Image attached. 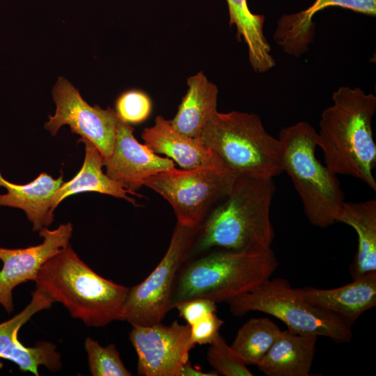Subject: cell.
<instances>
[{
	"label": "cell",
	"mask_w": 376,
	"mask_h": 376,
	"mask_svg": "<svg viewBox=\"0 0 376 376\" xmlns=\"http://www.w3.org/2000/svg\"><path fill=\"white\" fill-rule=\"evenodd\" d=\"M219 375L217 372H203L200 367L194 366L191 363L187 361L182 367L180 376H217Z\"/></svg>",
	"instance_id": "4dcf8cb0"
},
{
	"label": "cell",
	"mask_w": 376,
	"mask_h": 376,
	"mask_svg": "<svg viewBox=\"0 0 376 376\" xmlns=\"http://www.w3.org/2000/svg\"><path fill=\"white\" fill-rule=\"evenodd\" d=\"M38 231L43 238L40 244L24 249L0 247V304L9 314L13 311V289L34 281L42 265L70 244L72 225L68 222L54 230L43 227Z\"/></svg>",
	"instance_id": "7c38bea8"
},
{
	"label": "cell",
	"mask_w": 376,
	"mask_h": 376,
	"mask_svg": "<svg viewBox=\"0 0 376 376\" xmlns=\"http://www.w3.org/2000/svg\"><path fill=\"white\" fill-rule=\"evenodd\" d=\"M56 348L54 345L46 341L39 342L33 347H26L18 339L17 333L7 347L0 353V358L13 361L22 372H30L38 376L40 366H44L52 372L61 369V355Z\"/></svg>",
	"instance_id": "603a6c76"
},
{
	"label": "cell",
	"mask_w": 376,
	"mask_h": 376,
	"mask_svg": "<svg viewBox=\"0 0 376 376\" xmlns=\"http://www.w3.org/2000/svg\"><path fill=\"white\" fill-rule=\"evenodd\" d=\"M281 331L267 318H251L239 329L230 347L246 365L257 366L275 342Z\"/></svg>",
	"instance_id": "7402d4cb"
},
{
	"label": "cell",
	"mask_w": 376,
	"mask_h": 376,
	"mask_svg": "<svg viewBox=\"0 0 376 376\" xmlns=\"http://www.w3.org/2000/svg\"><path fill=\"white\" fill-rule=\"evenodd\" d=\"M129 338L137 354L136 372L141 376H180L195 346L190 326L174 321L151 325L131 324Z\"/></svg>",
	"instance_id": "8fae6325"
},
{
	"label": "cell",
	"mask_w": 376,
	"mask_h": 376,
	"mask_svg": "<svg viewBox=\"0 0 376 376\" xmlns=\"http://www.w3.org/2000/svg\"><path fill=\"white\" fill-rule=\"evenodd\" d=\"M332 102L323 110L317 132L325 165L336 175L358 178L375 191L372 120L376 97L359 88L341 86L333 93Z\"/></svg>",
	"instance_id": "6da1fadb"
},
{
	"label": "cell",
	"mask_w": 376,
	"mask_h": 376,
	"mask_svg": "<svg viewBox=\"0 0 376 376\" xmlns=\"http://www.w3.org/2000/svg\"><path fill=\"white\" fill-rule=\"evenodd\" d=\"M237 177L224 166L175 168L149 177L143 186L169 203L177 222L198 228L210 210L228 195Z\"/></svg>",
	"instance_id": "ba28073f"
},
{
	"label": "cell",
	"mask_w": 376,
	"mask_h": 376,
	"mask_svg": "<svg viewBox=\"0 0 376 376\" xmlns=\"http://www.w3.org/2000/svg\"><path fill=\"white\" fill-rule=\"evenodd\" d=\"M278 266L272 248L263 251L218 249L187 261L176 276L170 310L196 298L228 302L269 279Z\"/></svg>",
	"instance_id": "277c9868"
},
{
	"label": "cell",
	"mask_w": 376,
	"mask_h": 376,
	"mask_svg": "<svg viewBox=\"0 0 376 376\" xmlns=\"http://www.w3.org/2000/svg\"><path fill=\"white\" fill-rule=\"evenodd\" d=\"M63 183L62 173L54 179L47 173H41L28 184L17 185L5 180L0 172V187L8 190L6 194H0V206L22 210L33 224V230H39L54 221L52 200Z\"/></svg>",
	"instance_id": "2e32d148"
},
{
	"label": "cell",
	"mask_w": 376,
	"mask_h": 376,
	"mask_svg": "<svg viewBox=\"0 0 376 376\" xmlns=\"http://www.w3.org/2000/svg\"><path fill=\"white\" fill-rule=\"evenodd\" d=\"M152 102L143 91L130 90L122 93L116 100V112L119 119L129 124L146 120L150 115Z\"/></svg>",
	"instance_id": "4316f807"
},
{
	"label": "cell",
	"mask_w": 376,
	"mask_h": 376,
	"mask_svg": "<svg viewBox=\"0 0 376 376\" xmlns=\"http://www.w3.org/2000/svg\"><path fill=\"white\" fill-rule=\"evenodd\" d=\"M275 191L273 178L238 176L228 195L201 224L189 257L215 248L235 251L271 248L274 230L270 207Z\"/></svg>",
	"instance_id": "7a4b0ae2"
},
{
	"label": "cell",
	"mask_w": 376,
	"mask_h": 376,
	"mask_svg": "<svg viewBox=\"0 0 376 376\" xmlns=\"http://www.w3.org/2000/svg\"><path fill=\"white\" fill-rule=\"evenodd\" d=\"M187 91L182 98L172 126L180 133L196 139L217 111L218 88L203 71L190 76Z\"/></svg>",
	"instance_id": "ac0fdd59"
},
{
	"label": "cell",
	"mask_w": 376,
	"mask_h": 376,
	"mask_svg": "<svg viewBox=\"0 0 376 376\" xmlns=\"http://www.w3.org/2000/svg\"><path fill=\"white\" fill-rule=\"evenodd\" d=\"M33 281L72 318L95 327L120 320L130 289L100 276L70 244L42 265Z\"/></svg>",
	"instance_id": "3957f363"
},
{
	"label": "cell",
	"mask_w": 376,
	"mask_h": 376,
	"mask_svg": "<svg viewBox=\"0 0 376 376\" xmlns=\"http://www.w3.org/2000/svg\"><path fill=\"white\" fill-rule=\"evenodd\" d=\"M231 313L241 316L251 311L272 315L288 330L304 335L329 338L337 343L351 340V327L335 315L305 300L283 279H268L228 302Z\"/></svg>",
	"instance_id": "52a82bcc"
},
{
	"label": "cell",
	"mask_w": 376,
	"mask_h": 376,
	"mask_svg": "<svg viewBox=\"0 0 376 376\" xmlns=\"http://www.w3.org/2000/svg\"><path fill=\"white\" fill-rule=\"evenodd\" d=\"M199 227L190 228L176 222L162 260L145 280L129 289L120 320L139 325L162 322L170 311L176 276L189 258Z\"/></svg>",
	"instance_id": "9c48e42d"
},
{
	"label": "cell",
	"mask_w": 376,
	"mask_h": 376,
	"mask_svg": "<svg viewBox=\"0 0 376 376\" xmlns=\"http://www.w3.org/2000/svg\"><path fill=\"white\" fill-rule=\"evenodd\" d=\"M329 6H338L371 17L376 15V0H315L303 10V15L312 20L315 13Z\"/></svg>",
	"instance_id": "83f0119b"
},
{
	"label": "cell",
	"mask_w": 376,
	"mask_h": 376,
	"mask_svg": "<svg viewBox=\"0 0 376 376\" xmlns=\"http://www.w3.org/2000/svg\"><path fill=\"white\" fill-rule=\"evenodd\" d=\"M297 290L305 300L352 327L365 311L376 305V272L333 289L306 287Z\"/></svg>",
	"instance_id": "5bb4252c"
},
{
	"label": "cell",
	"mask_w": 376,
	"mask_h": 376,
	"mask_svg": "<svg viewBox=\"0 0 376 376\" xmlns=\"http://www.w3.org/2000/svg\"><path fill=\"white\" fill-rule=\"evenodd\" d=\"M56 105L54 116H49L45 127L53 136L64 125L71 132L92 142L103 159L112 153L119 118L115 110L89 105L79 91L65 78L60 77L52 90Z\"/></svg>",
	"instance_id": "30bf717a"
},
{
	"label": "cell",
	"mask_w": 376,
	"mask_h": 376,
	"mask_svg": "<svg viewBox=\"0 0 376 376\" xmlns=\"http://www.w3.org/2000/svg\"><path fill=\"white\" fill-rule=\"evenodd\" d=\"M141 138L155 153L171 158L183 169L224 166L198 139L180 133L162 116L143 130Z\"/></svg>",
	"instance_id": "9a60e30c"
},
{
	"label": "cell",
	"mask_w": 376,
	"mask_h": 376,
	"mask_svg": "<svg viewBox=\"0 0 376 376\" xmlns=\"http://www.w3.org/2000/svg\"><path fill=\"white\" fill-rule=\"evenodd\" d=\"M283 172L291 178L310 224L324 228L338 223L345 196L337 175L315 156L318 134L301 121L279 134Z\"/></svg>",
	"instance_id": "5b68a950"
},
{
	"label": "cell",
	"mask_w": 376,
	"mask_h": 376,
	"mask_svg": "<svg viewBox=\"0 0 376 376\" xmlns=\"http://www.w3.org/2000/svg\"><path fill=\"white\" fill-rule=\"evenodd\" d=\"M54 301L45 292L36 288L30 303L19 313L0 323V353L11 343L19 329L36 313L49 308Z\"/></svg>",
	"instance_id": "484cf974"
},
{
	"label": "cell",
	"mask_w": 376,
	"mask_h": 376,
	"mask_svg": "<svg viewBox=\"0 0 376 376\" xmlns=\"http://www.w3.org/2000/svg\"><path fill=\"white\" fill-rule=\"evenodd\" d=\"M130 124L119 119L113 150L103 159L106 175L138 196L144 181L157 173L175 169L173 161L155 153L146 144L140 143Z\"/></svg>",
	"instance_id": "4fadbf2b"
},
{
	"label": "cell",
	"mask_w": 376,
	"mask_h": 376,
	"mask_svg": "<svg viewBox=\"0 0 376 376\" xmlns=\"http://www.w3.org/2000/svg\"><path fill=\"white\" fill-rule=\"evenodd\" d=\"M224 321L212 313L190 326V340L196 345L210 344L219 333Z\"/></svg>",
	"instance_id": "f546056e"
},
{
	"label": "cell",
	"mask_w": 376,
	"mask_h": 376,
	"mask_svg": "<svg viewBox=\"0 0 376 376\" xmlns=\"http://www.w3.org/2000/svg\"><path fill=\"white\" fill-rule=\"evenodd\" d=\"M174 308L179 312V315L191 326L198 320L217 313L216 303L203 298L187 300L177 304Z\"/></svg>",
	"instance_id": "f1b7e54d"
},
{
	"label": "cell",
	"mask_w": 376,
	"mask_h": 376,
	"mask_svg": "<svg viewBox=\"0 0 376 376\" xmlns=\"http://www.w3.org/2000/svg\"><path fill=\"white\" fill-rule=\"evenodd\" d=\"M338 223L352 227L357 234V250L350 267L352 279L376 272V201L345 202Z\"/></svg>",
	"instance_id": "ffe728a7"
},
{
	"label": "cell",
	"mask_w": 376,
	"mask_h": 376,
	"mask_svg": "<svg viewBox=\"0 0 376 376\" xmlns=\"http://www.w3.org/2000/svg\"><path fill=\"white\" fill-rule=\"evenodd\" d=\"M198 140L237 176L269 179L283 172L279 140L255 113L217 111Z\"/></svg>",
	"instance_id": "8992f818"
},
{
	"label": "cell",
	"mask_w": 376,
	"mask_h": 376,
	"mask_svg": "<svg viewBox=\"0 0 376 376\" xmlns=\"http://www.w3.org/2000/svg\"><path fill=\"white\" fill-rule=\"evenodd\" d=\"M89 370L93 376H131L113 344L106 347L87 337L84 343Z\"/></svg>",
	"instance_id": "cb8c5ba5"
},
{
	"label": "cell",
	"mask_w": 376,
	"mask_h": 376,
	"mask_svg": "<svg viewBox=\"0 0 376 376\" xmlns=\"http://www.w3.org/2000/svg\"><path fill=\"white\" fill-rule=\"evenodd\" d=\"M318 337L281 331L258 369L267 376H308Z\"/></svg>",
	"instance_id": "e0dca14e"
},
{
	"label": "cell",
	"mask_w": 376,
	"mask_h": 376,
	"mask_svg": "<svg viewBox=\"0 0 376 376\" xmlns=\"http://www.w3.org/2000/svg\"><path fill=\"white\" fill-rule=\"evenodd\" d=\"M78 142L85 145V158L79 173L70 181L63 182L55 193L52 210L65 198L86 191H95L126 200L137 206L133 198L127 194L136 195L125 189L122 185L111 179L102 171L103 157L97 147L89 140L81 137Z\"/></svg>",
	"instance_id": "d6986e66"
},
{
	"label": "cell",
	"mask_w": 376,
	"mask_h": 376,
	"mask_svg": "<svg viewBox=\"0 0 376 376\" xmlns=\"http://www.w3.org/2000/svg\"><path fill=\"white\" fill-rule=\"evenodd\" d=\"M230 26L235 25L237 38L248 48L249 61L256 72H265L275 65L271 47L265 38L263 26L265 17L249 10L247 0H226Z\"/></svg>",
	"instance_id": "44dd1931"
},
{
	"label": "cell",
	"mask_w": 376,
	"mask_h": 376,
	"mask_svg": "<svg viewBox=\"0 0 376 376\" xmlns=\"http://www.w3.org/2000/svg\"><path fill=\"white\" fill-rule=\"evenodd\" d=\"M207 353L209 363L218 375L224 376H252L242 358L228 345L219 333L212 343Z\"/></svg>",
	"instance_id": "d4e9b609"
}]
</instances>
